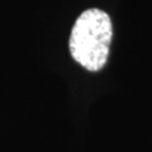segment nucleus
I'll return each mask as SVG.
<instances>
[{"mask_svg": "<svg viewBox=\"0 0 152 152\" xmlns=\"http://www.w3.org/2000/svg\"><path fill=\"white\" fill-rule=\"evenodd\" d=\"M113 38L110 17L98 8L85 10L76 19L69 41L72 58L89 71H99L107 64Z\"/></svg>", "mask_w": 152, "mask_h": 152, "instance_id": "1", "label": "nucleus"}]
</instances>
